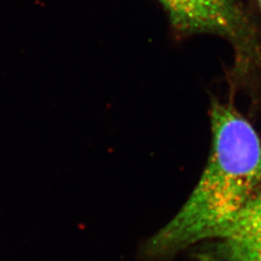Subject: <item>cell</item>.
<instances>
[{"instance_id":"277c9868","label":"cell","mask_w":261,"mask_h":261,"mask_svg":"<svg viewBox=\"0 0 261 261\" xmlns=\"http://www.w3.org/2000/svg\"><path fill=\"white\" fill-rule=\"evenodd\" d=\"M255 2L257 3V5H258V7L260 8L261 10V0H255Z\"/></svg>"},{"instance_id":"7a4b0ae2","label":"cell","mask_w":261,"mask_h":261,"mask_svg":"<svg viewBox=\"0 0 261 261\" xmlns=\"http://www.w3.org/2000/svg\"><path fill=\"white\" fill-rule=\"evenodd\" d=\"M181 36L212 34L233 47L234 75L261 74V29L238 0H158Z\"/></svg>"},{"instance_id":"6da1fadb","label":"cell","mask_w":261,"mask_h":261,"mask_svg":"<svg viewBox=\"0 0 261 261\" xmlns=\"http://www.w3.org/2000/svg\"><path fill=\"white\" fill-rule=\"evenodd\" d=\"M211 151L193 193L168 224L145 242L140 255L168 261L212 238L261 188V137L230 103L210 108Z\"/></svg>"},{"instance_id":"3957f363","label":"cell","mask_w":261,"mask_h":261,"mask_svg":"<svg viewBox=\"0 0 261 261\" xmlns=\"http://www.w3.org/2000/svg\"><path fill=\"white\" fill-rule=\"evenodd\" d=\"M194 248L198 261H261V188L231 222Z\"/></svg>"}]
</instances>
